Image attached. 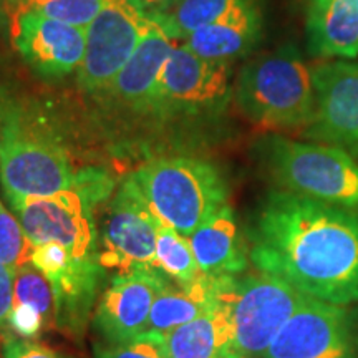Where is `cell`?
Masks as SVG:
<instances>
[{
  "label": "cell",
  "mask_w": 358,
  "mask_h": 358,
  "mask_svg": "<svg viewBox=\"0 0 358 358\" xmlns=\"http://www.w3.org/2000/svg\"><path fill=\"white\" fill-rule=\"evenodd\" d=\"M232 284L221 299L194 320L164 335L163 348L168 358H227L232 342L229 295Z\"/></svg>",
  "instance_id": "obj_21"
},
{
  "label": "cell",
  "mask_w": 358,
  "mask_h": 358,
  "mask_svg": "<svg viewBox=\"0 0 358 358\" xmlns=\"http://www.w3.org/2000/svg\"><path fill=\"white\" fill-rule=\"evenodd\" d=\"M306 297L266 272L236 277L229 295L232 342L227 358H262Z\"/></svg>",
  "instance_id": "obj_8"
},
{
  "label": "cell",
  "mask_w": 358,
  "mask_h": 358,
  "mask_svg": "<svg viewBox=\"0 0 358 358\" xmlns=\"http://www.w3.org/2000/svg\"><path fill=\"white\" fill-rule=\"evenodd\" d=\"M159 222L129 178L124 179L111 194L98 224V259L101 266L118 272L156 267Z\"/></svg>",
  "instance_id": "obj_12"
},
{
  "label": "cell",
  "mask_w": 358,
  "mask_h": 358,
  "mask_svg": "<svg viewBox=\"0 0 358 358\" xmlns=\"http://www.w3.org/2000/svg\"><path fill=\"white\" fill-rule=\"evenodd\" d=\"M106 0H7L8 10H24L64 24L87 27L98 15Z\"/></svg>",
  "instance_id": "obj_25"
},
{
  "label": "cell",
  "mask_w": 358,
  "mask_h": 358,
  "mask_svg": "<svg viewBox=\"0 0 358 358\" xmlns=\"http://www.w3.org/2000/svg\"><path fill=\"white\" fill-rule=\"evenodd\" d=\"M254 158L277 189L358 213V161L347 151L268 133L254 143Z\"/></svg>",
  "instance_id": "obj_5"
},
{
  "label": "cell",
  "mask_w": 358,
  "mask_h": 358,
  "mask_svg": "<svg viewBox=\"0 0 358 358\" xmlns=\"http://www.w3.org/2000/svg\"><path fill=\"white\" fill-rule=\"evenodd\" d=\"M153 19L134 0H106L85 29V55L77 71V87L95 95L113 82L140 47Z\"/></svg>",
  "instance_id": "obj_9"
},
{
  "label": "cell",
  "mask_w": 358,
  "mask_h": 358,
  "mask_svg": "<svg viewBox=\"0 0 358 358\" xmlns=\"http://www.w3.org/2000/svg\"><path fill=\"white\" fill-rule=\"evenodd\" d=\"M115 182L101 169H80L75 186L50 196H6L34 245L57 243L71 256L98 252L96 208L111 198Z\"/></svg>",
  "instance_id": "obj_6"
},
{
  "label": "cell",
  "mask_w": 358,
  "mask_h": 358,
  "mask_svg": "<svg viewBox=\"0 0 358 358\" xmlns=\"http://www.w3.org/2000/svg\"><path fill=\"white\" fill-rule=\"evenodd\" d=\"M13 48L37 77L58 82L77 73L85 55V29L24 10H8Z\"/></svg>",
  "instance_id": "obj_15"
},
{
  "label": "cell",
  "mask_w": 358,
  "mask_h": 358,
  "mask_svg": "<svg viewBox=\"0 0 358 358\" xmlns=\"http://www.w3.org/2000/svg\"><path fill=\"white\" fill-rule=\"evenodd\" d=\"M169 279L156 267L118 272L95 310V327L108 343H127L145 334L151 308Z\"/></svg>",
  "instance_id": "obj_16"
},
{
  "label": "cell",
  "mask_w": 358,
  "mask_h": 358,
  "mask_svg": "<svg viewBox=\"0 0 358 358\" xmlns=\"http://www.w3.org/2000/svg\"><path fill=\"white\" fill-rule=\"evenodd\" d=\"M262 12L254 0L201 27L182 40V45L206 60L234 64L256 48L262 38Z\"/></svg>",
  "instance_id": "obj_17"
},
{
  "label": "cell",
  "mask_w": 358,
  "mask_h": 358,
  "mask_svg": "<svg viewBox=\"0 0 358 358\" xmlns=\"http://www.w3.org/2000/svg\"><path fill=\"white\" fill-rule=\"evenodd\" d=\"M232 95V64L206 60L176 45L161 71L155 124L213 122L226 113Z\"/></svg>",
  "instance_id": "obj_7"
},
{
  "label": "cell",
  "mask_w": 358,
  "mask_h": 358,
  "mask_svg": "<svg viewBox=\"0 0 358 358\" xmlns=\"http://www.w3.org/2000/svg\"><path fill=\"white\" fill-rule=\"evenodd\" d=\"M248 2L254 0H181L166 15L155 20H158L169 37L178 42Z\"/></svg>",
  "instance_id": "obj_22"
},
{
  "label": "cell",
  "mask_w": 358,
  "mask_h": 358,
  "mask_svg": "<svg viewBox=\"0 0 358 358\" xmlns=\"http://www.w3.org/2000/svg\"><path fill=\"white\" fill-rule=\"evenodd\" d=\"M232 101L262 131H306L317 110L312 66L290 43L261 53L241 69Z\"/></svg>",
  "instance_id": "obj_3"
},
{
  "label": "cell",
  "mask_w": 358,
  "mask_h": 358,
  "mask_svg": "<svg viewBox=\"0 0 358 358\" xmlns=\"http://www.w3.org/2000/svg\"><path fill=\"white\" fill-rule=\"evenodd\" d=\"M248 237L256 271L319 301L358 302V213L274 187Z\"/></svg>",
  "instance_id": "obj_1"
},
{
  "label": "cell",
  "mask_w": 358,
  "mask_h": 358,
  "mask_svg": "<svg viewBox=\"0 0 358 358\" xmlns=\"http://www.w3.org/2000/svg\"><path fill=\"white\" fill-rule=\"evenodd\" d=\"M307 50L320 60L358 57V0H307Z\"/></svg>",
  "instance_id": "obj_18"
},
{
  "label": "cell",
  "mask_w": 358,
  "mask_h": 358,
  "mask_svg": "<svg viewBox=\"0 0 358 358\" xmlns=\"http://www.w3.org/2000/svg\"><path fill=\"white\" fill-rule=\"evenodd\" d=\"M13 272L0 264V332L8 329V317L13 307Z\"/></svg>",
  "instance_id": "obj_29"
},
{
  "label": "cell",
  "mask_w": 358,
  "mask_h": 358,
  "mask_svg": "<svg viewBox=\"0 0 358 358\" xmlns=\"http://www.w3.org/2000/svg\"><path fill=\"white\" fill-rule=\"evenodd\" d=\"M13 306H27L42 317L47 329L55 327V301L50 282L32 262L13 275Z\"/></svg>",
  "instance_id": "obj_24"
},
{
  "label": "cell",
  "mask_w": 358,
  "mask_h": 358,
  "mask_svg": "<svg viewBox=\"0 0 358 358\" xmlns=\"http://www.w3.org/2000/svg\"><path fill=\"white\" fill-rule=\"evenodd\" d=\"M315 118L303 136L347 151L358 161V64L322 60L312 66Z\"/></svg>",
  "instance_id": "obj_14"
},
{
  "label": "cell",
  "mask_w": 358,
  "mask_h": 358,
  "mask_svg": "<svg viewBox=\"0 0 358 358\" xmlns=\"http://www.w3.org/2000/svg\"><path fill=\"white\" fill-rule=\"evenodd\" d=\"M128 178L151 213L186 237L229 204V187L222 173L198 156H153Z\"/></svg>",
  "instance_id": "obj_4"
},
{
  "label": "cell",
  "mask_w": 358,
  "mask_h": 358,
  "mask_svg": "<svg viewBox=\"0 0 358 358\" xmlns=\"http://www.w3.org/2000/svg\"><path fill=\"white\" fill-rule=\"evenodd\" d=\"M179 2L181 0H134V3L151 19H161L169 10H173Z\"/></svg>",
  "instance_id": "obj_30"
},
{
  "label": "cell",
  "mask_w": 358,
  "mask_h": 358,
  "mask_svg": "<svg viewBox=\"0 0 358 358\" xmlns=\"http://www.w3.org/2000/svg\"><path fill=\"white\" fill-rule=\"evenodd\" d=\"M62 123L35 98L0 88V186L3 196H50L75 186Z\"/></svg>",
  "instance_id": "obj_2"
},
{
  "label": "cell",
  "mask_w": 358,
  "mask_h": 358,
  "mask_svg": "<svg viewBox=\"0 0 358 358\" xmlns=\"http://www.w3.org/2000/svg\"><path fill=\"white\" fill-rule=\"evenodd\" d=\"M30 262L50 282L55 301V329L80 338L100 292L105 267L96 254L75 257L62 244L35 245Z\"/></svg>",
  "instance_id": "obj_13"
},
{
  "label": "cell",
  "mask_w": 358,
  "mask_h": 358,
  "mask_svg": "<svg viewBox=\"0 0 358 358\" xmlns=\"http://www.w3.org/2000/svg\"><path fill=\"white\" fill-rule=\"evenodd\" d=\"M262 358H358L355 315L307 295Z\"/></svg>",
  "instance_id": "obj_11"
},
{
  "label": "cell",
  "mask_w": 358,
  "mask_h": 358,
  "mask_svg": "<svg viewBox=\"0 0 358 358\" xmlns=\"http://www.w3.org/2000/svg\"><path fill=\"white\" fill-rule=\"evenodd\" d=\"M236 275L201 274L191 284H176L169 280L151 308L145 334L164 337L178 327L194 320L211 308L232 284Z\"/></svg>",
  "instance_id": "obj_20"
},
{
  "label": "cell",
  "mask_w": 358,
  "mask_h": 358,
  "mask_svg": "<svg viewBox=\"0 0 358 358\" xmlns=\"http://www.w3.org/2000/svg\"><path fill=\"white\" fill-rule=\"evenodd\" d=\"M35 245L29 239L15 214L0 199V264L15 274L30 262Z\"/></svg>",
  "instance_id": "obj_26"
},
{
  "label": "cell",
  "mask_w": 358,
  "mask_h": 358,
  "mask_svg": "<svg viewBox=\"0 0 358 358\" xmlns=\"http://www.w3.org/2000/svg\"><path fill=\"white\" fill-rule=\"evenodd\" d=\"M178 42L153 19L140 47L113 82L88 98L101 122L127 123L134 118L155 123L156 98L163 66Z\"/></svg>",
  "instance_id": "obj_10"
},
{
  "label": "cell",
  "mask_w": 358,
  "mask_h": 358,
  "mask_svg": "<svg viewBox=\"0 0 358 358\" xmlns=\"http://www.w3.org/2000/svg\"><path fill=\"white\" fill-rule=\"evenodd\" d=\"M2 353L3 358H69L32 338L19 337L12 332L3 337Z\"/></svg>",
  "instance_id": "obj_28"
},
{
  "label": "cell",
  "mask_w": 358,
  "mask_h": 358,
  "mask_svg": "<svg viewBox=\"0 0 358 358\" xmlns=\"http://www.w3.org/2000/svg\"><path fill=\"white\" fill-rule=\"evenodd\" d=\"M187 239L203 274L239 275L248 268L249 245L241 236L231 204L222 206Z\"/></svg>",
  "instance_id": "obj_19"
},
{
  "label": "cell",
  "mask_w": 358,
  "mask_h": 358,
  "mask_svg": "<svg viewBox=\"0 0 358 358\" xmlns=\"http://www.w3.org/2000/svg\"><path fill=\"white\" fill-rule=\"evenodd\" d=\"M156 268L176 284H191L201 274L189 239L159 222L156 237Z\"/></svg>",
  "instance_id": "obj_23"
},
{
  "label": "cell",
  "mask_w": 358,
  "mask_h": 358,
  "mask_svg": "<svg viewBox=\"0 0 358 358\" xmlns=\"http://www.w3.org/2000/svg\"><path fill=\"white\" fill-rule=\"evenodd\" d=\"M95 358H168L163 348V338L158 335L143 334L127 343H108L98 347Z\"/></svg>",
  "instance_id": "obj_27"
}]
</instances>
